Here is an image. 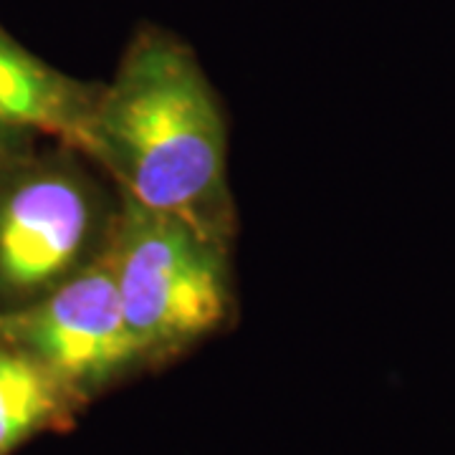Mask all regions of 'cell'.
I'll return each instance as SVG.
<instances>
[{
    "label": "cell",
    "mask_w": 455,
    "mask_h": 455,
    "mask_svg": "<svg viewBox=\"0 0 455 455\" xmlns=\"http://www.w3.org/2000/svg\"><path fill=\"white\" fill-rule=\"evenodd\" d=\"M79 152L122 197L233 241L226 114L175 33L145 26L132 36L99 89Z\"/></svg>",
    "instance_id": "obj_1"
},
{
    "label": "cell",
    "mask_w": 455,
    "mask_h": 455,
    "mask_svg": "<svg viewBox=\"0 0 455 455\" xmlns=\"http://www.w3.org/2000/svg\"><path fill=\"white\" fill-rule=\"evenodd\" d=\"M230 245L180 215L119 196L114 276L145 370L185 355L233 319Z\"/></svg>",
    "instance_id": "obj_2"
},
{
    "label": "cell",
    "mask_w": 455,
    "mask_h": 455,
    "mask_svg": "<svg viewBox=\"0 0 455 455\" xmlns=\"http://www.w3.org/2000/svg\"><path fill=\"white\" fill-rule=\"evenodd\" d=\"M119 193L79 149L33 147L0 170V314L26 309L101 259Z\"/></svg>",
    "instance_id": "obj_3"
},
{
    "label": "cell",
    "mask_w": 455,
    "mask_h": 455,
    "mask_svg": "<svg viewBox=\"0 0 455 455\" xmlns=\"http://www.w3.org/2000/svg\"><path fill=\"white\" fill-rule=\"evenodd\" d=\"M0 339L41 362L84 405L145 370L122 314L112 245L49 296L0 314Z\"/></svg>",
    "instance_id": "obj_4"
},
{
    "label": "cell",
    "mask_w": 455,
    "mask_h": 455,
    "mask_svg": "<svg viewBox=\"0 0 455 455\" xmlns=\"http://www.w3.org/2000/svg\"><path fill=\"white\" fill-rule=\"evenodd\" d=\"M99 89L46 64L0 26V127L79 149Z\"/></svg>",
    "instance_id": "obj_5"
},
{
    "label": "cell",
    "mask_w": 455,
    "mask_h": 455,
    "mask_svg": "<svg viewBox=\"0 0 455 455\" xmlns=\"http://www.w3.org/2000/svg\"><path fill=\"white\" fill-rule=\"evenodd\" d=\"M82 407L41 362L0 339V455L41 433H64Z\"/></svg>",
    "instance_id": "obj_6"
},
{
    "label": "cell",
    "mask_w": 455,
    "mask_h": 455,
    "mask_svg": "<svg viewBox=\"0 0 455 455\" xmlns=\"http://www.w3.org/2000/svg\"><path fill=\"white\" fill-rule=\"evenodd\" d=\"M33 147H38L36 134L0 127V170H5L13 160L23 157L26 152H31Z\"/></svg>",
    "instance_id": "obj_7"
}]
</instances>
